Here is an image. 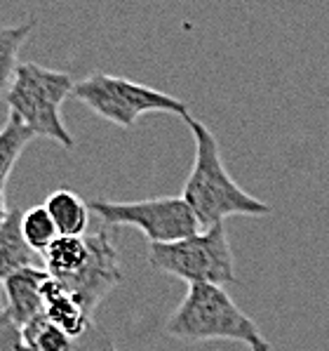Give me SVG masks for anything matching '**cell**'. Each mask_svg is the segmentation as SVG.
I'll return each instance as SVG.
<instances>
[{
	"label": "cell",
	"instance_id": "7a4b0ae2",
	"mask_svg": "<svg viewBox=\"0 0 329 351\" xmlns=\"http://www.w3.org/2000/svg\"><path fill=\"white\" fill-rule=\"evenodd\" d=\"M167 335L181 342H240L250 351H271L259 326L219 285H188V293L167 321Z\"/></svg>",
	"mask_w": 329,
	"mask_h": 351
},
{
	"label": "cell",
	"instance_id": "8992f818",
	"mask_svg": "<svg viewBox=\"0 0 329 351\" xmlns=\"http://www.w3.org/2000/svg\"><path fill=\"white\" fill-rule=\"evenodd\" d=\"M90 208L106 226L139 229L150 245L176 243L200 231V222L181 196L146 198V201L132 203L92 201Z\"/></svg>",
	"mask_w": 329,
	"mask_h": 351
},
{
	"label": "cell",
	"instance_id": "277c9868",
	"mask_svg": "<svg viewBox=\"0 0 329 351\" xmlns=\"http://www.w3.org/2000/svg\"><path fill=\"white\" fill-rule=\"evenodd\" d=\"M73 97L90 106L99 118L113 125L129 130L146 113H174L179 118H188V104L176 97L153 90L148 85L134 83L122 75L111 73H90L78 80L73 88Z\"/></svg>",
	"mask_w": 329,
	"mask_h": 351
},
{
	"label": "cell",
	"instance_id": "4fadbf2b",
	"mask_svg": "<svg viewBox=\"0 0 329 351\" xmlns=\"http://www.w3.org/2000/svg\"><path fill=\"white\" fill-rule=\"evenodd\" d=\"M36 19L29 17L24 24L17 26H0V99H5L10 85L14 80V73L19 69V50L26 43V38L34 34Z\"/></svg>",
	"mask_w": 329,
	"mask_h": 351
},
{
	"label": "cell",
	"instance_id": "52a82bcc",
	"mask_svg": "<svg viewBox=\"0 0 329 351\" xmlns=\"http://www.w3.org/2000/svg\"><path fill=\"white\" fill-rule=\"evenodd\" d=\"M88 243H90V257L85 262V267L68 283H59V285L68 295H73L75 302L94 318V309L99 306V302L118 283H122V271H120V257H118V250L113 245L109 231L90 234Z\"/></svg>",
	"mask_w": 329,
	"mask_h": 351
},
{
	"label": "cell",
	"instance_id": "ac0fdd59",
	"mask_svg": "<svg viewBox=\"0 0 329 351\" xmlns=\"http://www.w3.org/2000/svg\"><path fill=\"white\" fill-rule=\"evenodd\" d=\"M10 213H12V210L8 208V196H5V191H0V226L8 222Z\"/></svg>",
	"mask_w": 329,
	"mask_h": 351
},
{
	"label": "cell",
	"instance_id": "9a60e30c",
	"mask_svg": "<svg viewBox=\"0 0 329 351\" xmlns=\"http://www.w3.org/2000/svg\"><path fill=\"white\" fill-rule=\"evenodd\" d=\"M24 342L34 351H80V342L68 337L62 328H57L45 314L34 318L29 326L21 328Z\"/></svg>",
	"mask_w": 329,
	"mask_h": 351
},
{
	"label": "cell",
	"instance_id": "7c38bea8",
	"mask_svg": "<svg viewBox=\"0 0 329 351\" xmlns=\"http://www.w3.org/2000/svg\"><path fill=\"white\" fill-rule=\"evenodd\" d=\"M50 217L55 219L59 236H85L90 226V205L71 189H57L45 201Z\"/></svg>",
	"mask_w": 329,
	"mask_h": 351
},
{
	"label": "cell",
	"instance_id": "ba28073f",
	"mask_svg": "<svg viewBox=\"0 0 329 351\" xmlns=\"http://www.w3.org/2000/svg\"><path fill=\"white\" fill-rule=\"evenodd\" d=\"M50 278L42 267H29L3 280V309L17 326H29L34 318L45 314L42 285Z\"/></svg>",
	"mask_w": 329,
	"mask_h": 351
},
{
	"label": "cell",
	"instance_id": "6da1fadb",
	"mask_svg": "<svg viewBox=\"0 0 329 351\" xmlns=\"http://www.w3.org/2000/svg\"><path fill=\"white\" fill-rule=\"evenodd\" d=\"M193 134L196 144V160H193L191 175L183 184L181 198L188 203L193 215L200 222V229H212L224 224L226 217L233 215H250V217H263L271 213V205L259 201L252 193L231 180L228 170L224 167L219 154L217 137L205 123L193 116L183 118Z\"/></svg>",
	"mask_w": 329,
	"mask_h": 351
},
{
	"label": "cell",
	"instance_id": "9c48e42d",
	"mask_svg": "<svg viewBox=\"0 0 329 351\" xmlns=\"http://www.w3.org/2000/svg\"><path fill=\"white\" fill-rule=\"evenodd\" d=\"M42 300H45V316L55 323L57 328H62L68 337L83 339L94 330L96 323L83 306L75 302L73 295H68L55 278H47L42 285Z\"/></svg>",
	"mask_w": 329,
	"mask_h": 351
},
{
	"label": "cell",
	"instance_id": "3957f363",
	"mask_svg": "<svg viewBox=\"0 0 329 351\" xmlns=\"http://www.w3.org/2000/svg\"><path fill=\"white\" fill-rule=\"evenodd\" d=\"M73 88L75 83L68 73L40 66L36 62H24L19 64L3 101L36 137L73 149L75 142L62 121V104L66 97H73Z\"/></svg>",
	"mask_w": 329,
	"mask_h": 351
},
{
	"label": "cell",
	"instance_id": "30bf717a",
	"mask_svg": "<svg viewBox=\"0 0 329 351\" xmlns=\"http://www.w3.org/2000/svg\"><path fill=\"white\" fill-rule=\"evenodd\" d=\"M21 217H24V210L14 208L8 222L0 226V283L21 269L38 264V255L26 245L24 236H21Z\"/></svg>",
	"mask_w": 329,
	"mask_h": 351
},
{
	"label": "cell",
	"instance_id": "8fae6325",
	"mask_svg": "<svg viewBox=\"0 0 329 351\" xmlns=\"http://www.w3.org/2000/svg\"><path fill=\"white\" fill-rule=\"evenodd\" d=\"M90 257L88 236H59L42 255V269L57 283H68L85 267Z\"/></svg>",
	"mask_w": 329,
	"mask_h": 351
},
{
	"label": "cell",
	"instance_id": "e0dca14e",
	"mask_svg": "<svg viewBox=\"0 0 329 351\" xmlns=\"http://www.w3.org/2000/svg\"><path fill=\"white\" fill-rule=\"evenodd\" d=\"M24 347L21 326H17L5 311H0V351H24Z\"/></svg>",
	"mask_w": 329,
	"mask_h": 351
},
{
	"label": "cell",
	"instance_id": "5b68a950",
	"mask_svg": "<svg viewBox=\"0 0 329 351\" xmlns=\"http://www.w3.org/2000/svg\"><path fill=\"white\" fill-rule=\"evenodd\" d=\"M148 264L155 271L181 278L188 285L205 283L224 288L228 283H238L233 250L224 224L198 231L196 236L176 243L150 245Z\"/></svg>",
	"mask_w": 329,
	"mask_h": 351
},
{
	"label": "cell",
	"instance_id": "5bb4252c",
	"mask_svg": "<svg viewBox=\"0 0 329 351\" xmlns=\"http://www.w3.org/2000/svg\"><path fill=\"white\" fill-rule=\"evenodd\" d=\"M34 137L36 134L17 116L10 113L5 125L0 128V191L8 189L10 175H12L14 165H17L21 151L34 142Z\"/></svg>",
	"mask_w": 329,
	"mask_h": 351
},
{
	"label": "cell",
	"instance_id": "2e32d148",
	"mask_svg": "<svg viewBox=\"0 0 329 351\" xmlns=\"http://www.w3.org/2000/svg\"><path fill=\"white\" fill-rule=\"evenodd\" d=\"M21 236L36 255L42 257L50 250L52 243L59 239V229L45 205H34V208L26 210L24 217H21Z\"/></svg>",
	"mask_w": 329,
	"mask_h": 351
}]
</instances>
